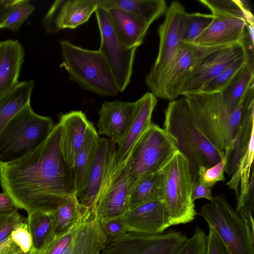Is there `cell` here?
I'll return each mask as SVG.
<instances>
[{
    "instance_id": "277c9868",
    "label": "cell",
    "mask_w": 254,
    "mask_h": 254,
    "mask_svg": "<svg viewBox=\"0 0 254 254\" xmlns=\"http://www.w3.org/2000/svg\"><path fill=\"white\" fill-rule=\"evenodd\" d=\"M60 46V66L66 70L70 80L100 96L112 97L119 93L111 68L98 50L85 49L66 40H61Z\"/></svg>"
},
{
    "instance_id": "cb8c5ba5",
    "label": "cell",
    "mask_w": 254,
    "mask_h": 254,
    "mask_svg": "<svg viewBox=\"0 0 254 254\" xmlns=\"http://www.w3.org/2000/svg\"><path fill=\"white\" fill-rule=\"evenodd\" d=\"M25 52L17 40L0 42V97L10 91L19 82Z\"/></svg>"
},
{
    "instance_id": "7dc6e473",
    "label": "cell",
    "mask_w": 254,
    "mask_h": 254,
    "mask_svg": "<svg viewBox=\"0 0 254 254\" xmlns=\"http://www.w3.org/2000/svg\"><path fill=\"white\" fill-rule=\"evenodd\" d=\"M17 0H0V28Z\"/></svg>"
},
{
    "instance_id": "4dcf8cb0",
    "label": "cell",
    "mask_w": 254,
    "mask_h": 254,
    "mask_svg": "<svg viewBox=\"0 0 254 254\" xmlns=\"http://www.w3.org/2000/svg\"><path fill=\"white\" fill-rule=\"evenodd\" d=\"M254 84V65L246 62L240 73L220 92L225 108L230 112H233Z\"/></svg>"
},
{
    "instance_id": "9a60e30c",
    "label": "cell",
    "mask_w": 254,
    "mask_h": 254,
    "mask_svg": "<svg viewBox=\"0 0 254 254\" xmlns=\"http://www.w3.org/2000/svg\"><path fill=\"white\" fill-rule=\"evenodd\" d=\"M245 54L241 43L225 46L203 57L193 66L181 88L180 95L198 93L209 82Z\"/></svg>"
},
{
    "instance_id": "e0dca14e",
    "label": "cell",
    "mask_w": 254,
    "mask_h": 254,
    "mask_svg": "<svg viewBox=\"0 0 254 254\" xmlns=\"http://www.w3.org/2000/svg\"><path fill=\"white\" fill-rule=\"evenodd\" d=\"M116 144L111 140L100 138L96 157L86 184L77 196L80 202L88 207L92 214L98 194L116 164Z\"/></svg>"
},
{
    "instance_id": "f546056e",
    "label": "cell",
    "mask_w": 254,
    "mask_h": 254,
    "mask_svg": "<svg viewBox=\"0 0 254 254\" xmlns=\"http://www.w3.org/2000/svg\"><path fill=\"white\" fill-rule=\"evenodd\" d=\"M163 177L159 171L142 179L130 190L129 210L153 201L163 202Z\"/></svg>"
},
{
    "instance_id": "c3c4849f",
    "label": "cell",
    "mask_w": 254,
    "mask_h": 254,
    "mask_svg": "<svg viewBox=\"0 0 254 254\" xmlns=\"http://www.w3.org/2000/svg\"><path fill=\"white\" fill-rule=\"evenodd\" d=\"M13 254H38V252L36 251H33L29 253H24L22 251H20Z\"/></svg>"
},
{
    "instance_id": "5bb4252c",
    "label": "cell",
    "mask_w": 254,
    "mask_h": 254,
    "mask_svg": "<svg viewBox=\"0 0 254 254\" xmlns=\"http://www.w3.org/2000/svg\"><path fill=\"white\" fill-rule=\"evenodd\" d=\"M129 194L126 163L115 164L98 194L93 214L100 222L124 215L129 210Z\"/></svg>"
},
{
    "instance_id": "603a6c76",
    "label": "cell",
    "mask_w": 254,
    "mask_h": 254,
    "mask_svg": "<svg viewBox=\"0 0 254 254\" xmlns=\"http://www.w3.org/2000/svg\"><path fill=\"white\" fill-rule=\"evenodd\" d=\"M110 24L118 40L128 48H137L142 44L151 25L141 17L116 8L106 10Z\"/></svg>"
},
{
    "instance_id": "4fadbf2b",
    "label": "cell",
    "mask_w": 254,
    "mask_h": 254,
    "mask_svg": "<svg viewBox=\"0 0 254 254\" xmlns=\"http://www.w3.org/2000/svg\"><path fill=\"white\" fill-rule=\"evenodd\" d=\"M223 47H207L182 42L174 61L150 92L162 99L170 101L176 99L195 64L205 55Z\"/></svg>"
},
{
    "instance_id": "ffe728a7",
    "label": "cell",
    "mask_w": 254,
    "mask_h": 254,
    "mask_svg": "<svg viewBox=\"0 0 254 254\" xmlns=\"http://www.w3.org/2000/svg\"><path fill=\"white\" fill-rule=\"evenodd\" d=\"M209 26L194 41L195 45L227 46L241 43L246 31V23L240 18L213 15Z\"/></svg>"
},
{
    "instance_id": "ac0fdd59",
    "label": "cell",
    "mask_w": 254,
    "mask_h": 254,
    "mask_svg": "<svg viewBox=\"0 0 254 254\" xmlns=\"http://www.w3.org/2000/svg\"><path fill=\"white\" fill-rule=\"evenodd\" d=\"M136 101H105L99 111L98 132L118 146L125 139L133 118Z\"/></svg>"
},
{
    "instance_id": "8fae6325",
    "label": "cell",
    "mask_w": 254,
    "mask_h": 254,
    "mask_svg": "<svg viewBox=\"0 0 254 254\" xmlns=\"http://www.w3.org/2000/svg\"><path fill=\"white\" fill-rule=\"evenodd\" d=\"M95 13L100 34L98 50L111 68L119 92H123L131 80L137 48H128L118 40L110 24L106 10L98 7Z\"/></svg>"
},
{
    "instance_id": "1f68e13d",
    "label": "cell",
    "mask_w": 254,
    "mask_h": 254,
    "mask_svg": "<svg viewBox=\"0 0 254 254\" xmlns=\"http://www.w3.org/2000/svg\"><path fill=\"white\" fill-rule=\"evenodd\" d=\"M212 14L235 17L244 20L246 24L254 26V18L248 0H200Z\"/></svg>"
},
{
    "instance_id": "5b68a950",
    "label": "cell",
    "mask_w": 254,
    "mask_h": 254,
    "mask_svg": "<svg viewBox=\"0 0 254 254\" xmlns=\"http://www.w3.org/2000/svg\"><path fill=\"white\" fill-rule=\"evenodd\" d=\"M54 126L52 118L36 114L30 104L27 105L0 133V163L13 161L34 150Z\"/></svg>"
},
{
    "instance_id": "7a4b0ae2",
    "label": "cell",
    "mask_w": 254,
    "mask_h": 254,
    "mask_svg": "<svg viewBox=\"0 0 254 254\" xmlns=\"http://www.w3.org/2000/svg\"><path fill=\"white\" fill-rule=\"evenodd\" d=\"M191 115L200 130L219 149L230 147L246 116L254 106V84L232 112L224 107L220 92L183 95Z\"/></svg>"
},
{
    "instance_id": "d6a6232c",
    "label": "cell",
    "mask_w": 254,
    "mask_h": 254,
    "mask_svg": "<svg viewBox=\"0 0 254 254\" xmlns=\"http://www.w3.org/2000/svg\"><path fill=\"white\" fill-rule=\"evenodd\" d=\"M26 223L37 252L42 251L55 238L50 213H32L28 215Z\"/></svg>"
},
{
    "instance_id": "f35d334b",
    "label": "cell",
    "mask_w": 254,
    "mask_h": 254,
    "mask_svg": "<svg viewBox=\"0 0 254 254\" xmlns=\"http://www.w3.org/2000/svg\"><path fill=\"white\" fill-rule=\"evenodd\" d=\"M207 244V235L203 230L196 227L178 254H206Z\"/></svg>"
},
{
    "instance_id": "bcb514c9",
    "label": "cell",
    "mask_w": 254,
    "mask_h": 254,
    "mask_svg": "<svg viewBox=\"0 0 254 254\" xmlns=\"http://www.w3.org/2000/svg\"><path fill=\"white\" fill-rule=\"evenodd\" d=\"M21 251L13 242L10 235L0 242V254H13Z\"/></svg>"
},
{
    "instance_id": "d6986e66",
    "label": "cell",
    "mask_w": 254,
    "mask_h": 254,
    "mask_svg": "<svg viewBox=\"0 0 254 254\" xmlns=\"http://www.w3.org/2000/svg\"><path fill=\"white\" fill-rule=\"evenodd\" d=\"M127 232L148 235L164 232L171 225L163 201H156L127 211L125 214Z\"/></svg>"
},
{
    "instance_id": "4316f807",
    "label": "cell",
    "mask_w": 254,
    "mask_h": 254,
    "mask_svg": "<svg viewBox=\"0 0 254 254\" xmlns=\"http://www.w3.org/2000/svg\"><path fill=\"white\" fill-rule=\"evenodd\" d=\"M254 106L251 108L237 131L230 147L225 151L227 161L225 172L233 176L246 153L254 135Z\"/></svg>"
},
{
    "instance_id": "484cf974",
    "label": "cell",
    "mask_w": 254,
    "mask_h": 254,
    "mask_svg": "<svg viewBox=\"0 0 254 254\" xmlns=\"http://www.w3.org/2000/svg\"><path fill=\"white\" fill-rule=\"evenodd\" d=\"M99 139L98 134L91 123L87 129L83 145L73 167L74 188L77 196L86 184L96 157Z\"/></svg>"
},
{
    "instance_id": "52a82bcc",
    "label": "cell",
    "mask_w": 254,
    "mask_h": 254,
    "mask_svg": "<svg viewBox=\"0 0 254 254\" xmlns=\"http://www.w3.org/2000/svg\"><path fill=\"white\" fill-rule=\"evenodd\" d=\"M177 150L173 138L152 123L125 161L129 191L142 179L160 171Z\"/></svg>"
},
{
    "instance_id": "f1b7e54d",
    "label": "cell",
    "mask_w": 254,
    "mask_h": 254,
    "mask_svg": "<svg viewBox=\"0 0 254 254\" xmlns=\"http://www.w3.org/2000/svg\"><path fill=\"white\" fill-rule=\"evenodd\" d=\"M98 7L105 10L116 8L132 13L151 24L165 13L164 0H99Z\"/></svg>"
},
{
    "instance_id": "7c38bea8",
    "label": "cell",
    "mask_w": 254,
    "mask_h": 254,
    "mask_svg": "<svg viewBox=\"0 0 254 254\" xmlns=\"http://www.w3.org/2000/svg\"><path fill=\"white\" fill-rule=\"evenodd\" d=\"M107 239L99 220L92 214L55 237L38 254H100Z\"/></svg>"
},
{
    "instance_id": "f6af8a7d",
    "label": "cell",
    "mask_w": 254,
    "mask_h": 254,
    "mask_svg": "<svg viewBox=\"0 0 254 254\" xmlns=\"http://www.w3.org/2000/svg\"><path fill=\"white\" fill-rule=\"evenodd\" d=\"M19 209L12 198L7 193H0V211L11 212Z\"/></svg>"
},
{
    "instance_id": "3957f363",
    "label": "cell",
    "mask_w": 254,
    "mask_h": 254,
    "mask_svg": "<svg viewBox=\"0 0 254 254\" xmlns=\"http://www.w3.org/2000/svg\"><path fill=\"white\" fill-rule=\"evenodd\" d=\"M164 129L188 161L192 181L197 177L199 167H210L225 155L224 151L217 148L198 128L184 97L169 103Z\"/></svg>"
},
{
    "instance_id": "6da1fadb",
    "label": "cell",
    "mask_w": 254,
    "mask_h": 254,
    "mask_svg": "<svg viewBox=\"0 0 254 254\" xmlns=\"http://www.w3.org/2000/svg\"><path fill=\"white\" fill-rule=\"evenodd\" d=\"M61 134L58 123L34 150L13 161L0 163L3 191L28 215L52 213L66 198L76 194L73 168L63 156Z\"/></svg>"
},
{
    "instance_id": "b9f144b4",
    "label": "cell",
    "mask_w": 254,
    "mask_h": 254,
    "mask_svg": "<svg viewBox=\"0 0 254 254\" xmlns=\"http://www.w3.org/2000/svg\"><path fill=\"white\" fill-rule=\"evenodd\" d=\"M10 237L22 252L29 253L35 251L33 247L32 238L26 221L15 228L11 232Z\"/></svg>"
},
{
    "instance_id": "7402d4cb",
    "label": "cell",
    "mask_w": 254,
    "mask_h": 254,
    "mask_svg": "<svg viewBox=\"0 0 254 254\" xmlns=\"http://www.w3.org/2000/svg\"><path fill=\"white\" fill-rule=\"evenodd\" d=\"M62 127L61 146L64 158L73 168L76 157L83 145L91 123L81 111H72L59 117Z\"/></svg>"
},
{
    "instance_id": "7bdbcfd3",
    "label": "cell",
    "mask_w": 254,
    "mask_h": 254,
    "mask_svg": "<svg viewBox=\"0 0 254 254\" xmlns=\"http://www.w3.org/2000/svg\"><path fill=\"white\" fill-rule=\"evenodd\" d=\"M211 189L202 183L197 177L192 181L191 199L192 201L199 198H205L210 201L213 199Z\"/></svg>"
},
{
    "instance_id": "2e32d148",
    "label": "cell",
    "mask_w": 254,
    "mask_h": 254,
    "mask_svg": "<svg viewBox=\"0 0 254 254\" xmlns=\"http://www.w3.org/2000/svg\"><path fill=\"white\" fill-rule=\"evenodd\" d=\"M98 5L99 0H55L43 17L42 25L49 34L75 29L89 20Z\"/></svg>"
},
{
    "instance_id": "ba28073f",
    "label": "cell",
    "mask_w": 254,
    "mask_h": 254,
    "mask_svg": "<svg viewBox=\"0 0 254 254\" xmlns=\"http://www.w3.org/2000/svg\"><path fill=\"white\" fill-rule=\"evenodd\" d=\"M160 171L164 182L163 203L171 225L191 222L197 212L191 199L192 180L188 161L177 150Z\"/></svg>"
},
{
    "instance_id": "44dd1931",
    "label": "cell",
    "mask_w": 254,
    "mask_h": 254,
    "mask_svg": "<svg viewBox=\"0 0 254 254\" xmlns=\"http://www.w3.org/2000/svg\"><path fill=\"white\" fill-rule=\"evenodd\" d=\"M136 101L135 114L127 135L117 149L116 165L126 161L136 143L152 124V115L157 103V97L148 92Z\"/></svg>"
},
{
    "instance_id": "30bf717a",
    "label": "cell",
    "mask_w": 254,
    "mask_h": 254,
    "mask_svg": "<svg viewBox=\"0 0 254 254\" xmlns=\"http://www.w3.org/2000/svg\"><path fill=\"white\" fill-rule=\"evenodd\" d=\"M188 239L175 230L156 235L127 232L107 238L100 254H178Z\"/></svg>"
},
{
    "instance_id": "8992f818",
    "label": "cell",
    "mask_w": 254,
    "mask_h": 254,
    "mask_svg": "<svg viewBox=\"0 0 254 254\" xmlns=\"http://www.w3.org/2000/svg\"><path fill=\"white\" fill-rule=\"evenodd\" d=\"M198 215L214 231L227 254H254V231L225 198L213 196Z\"/></svg>"
},
{
    "instance_id": "ee69618b",
    "label": "cell",
    "mask_w": 254,
    "mask_h": 254,
    "mask_svg": "<svg viewBox=\"0 0 254 254\" xmlns=\"http://www.w3.org/2000/svg\"><path fill=\"white\" fill-rule=\"evenodd\" d=\"M206 254H227L226 251L214 232L209 228Z\"/></svg>"
},
{
    "instance_id": "e575fe53",
    "label": "cell",
    "mask_w": 254,
    "mask_h": 254,
    "mask_svg": "<svg viewBox=\"0 0 254 254\" xmlns=\"http://www.w3.org/2000/svg\"><path fill=\"white\" fill-rule=\"evenodd\" d=\"M212 19V14L187 12L182 42L192 44L194 40L209 26Z\"/></svg>"
},
{
    "instance_id": "d590c367",
    "label": "cell",
    "mask_w": 254,
    "mask_h": 254,
    "mask_svg": "<svg viewBox=\"0 0 254 254\" xmlns=\"http://www.w3.org/2000/svg\"><path fill=\"white\" fill-rule=\"evenodd\" d=\"M35 8L28 0H17L0 29L17 31L33 12Z\"/></svg>"
},
{
    "instance_id": "60d3db41",
    "label": "cell",
    "mask_w": 254,
    "mask_h": 254,
    "mask_svg": "<svg viewBox=\"0 0 254 254\" xmlns=\"http://www.w3.org/2000/svg\"><path fill=\"white\" fill-rule=\"evenodd\" d=\"M102 232L107 238H114L127 232L124 215L100 222Z\"/></svg>"
},
{
    "instance_id": "9c48e42d",
    "label": "cell",
    "mask_w": 254,
    "mask_h": 254,
    "mask_svg": "<svg viewBox=\"0 0 254 254\" xmlns=\"http://www.w3.org/2000/svg\"><path fill=\"white\" fill-rule=\"evenodd\" d=\"M186 13L185 7L180 2L172 1L166 11L163 22L158 27L157 56L145 77V83L151 92L172 64L181 48Z\"/></svg>"
},
{
    "instance_id": "83f0119b",
    "label": "cell",
    "mask_w": 254,
    "mask_h": 254,
    "mask_svg": "<svg viewBox=\"0 0 254 254\" xmlns=\"http://www.w3.org/2000/svg\"><path fill=\"white\" fill-rule=\"evenodd\" d=\"M34 85L33 79L19 82L0 97V133L14 117L30 104Z\"/></svg>"
},
{
    "instance_id": "ab89813d",
    "label": "cell",
    "mask_w": 254,
    "mask_h": 254,
    "mask_svg": "<svg viewBox=\"0 0 254 254\" xmlns=\"http://www.w3.org/2000/svg\"><path fill=\"white\" fill-rule=\"evenodd\" d=\"M26 219L18 211H0V242L10 236L12 231Z\"/></svg>"
},
{
    "instance_id": "836d02e7",
    "label": "cell",
    "mask_w": 254,
    "mask_h": 254,
    "mask_svg": "<svg viewBox=\"0 0 254 254\" xmlns=\"http://www.w3.org/2000/svg\"><path fill=\"white\" fill-rule=\"evenodd\" d=\"M247 61L245 54L209 82L198 93H213L221 92L240 73Z\"/></svg>"
},
{
    "instance_id": "d4e9b609",
    "label": "cell",
    "mask_w": 254,
    "mask_h": 254,
    "mask_svg": "<svg viewBox=\"0 0 254 254\" xmlns=\"http://www.w3.org/2000/svg\"><path fill=\"white\" fill-rule=\"evenodd\" d=\"M55 237L66 232L76 225L87 220L93 214L82 204L76 194L66 198L50 213Z\"/></svg>"
},
{
    "instance_id": "8d00e7d4",
    "label": "cell",
    "mask_w": 254,
    "mask_h": 254,
    "mask_svg": "<svg viewBox=\"0 0 254 254\" xmlns=\"http://www.w3.org/2000/svg\"><path fill=\"white\" fill-rule=\"evenodd\" d=\"M236 211L253 231L254 228V169H252L251 181L247 193L237 199Z\"/></svg>"
},
{
    "instance_id": "74e56055",
    "label": "cell",
    "mask_w": 254,
    "mask_h": 254,
    "mask_svg": "<svg viewBox=\"0 0 254 254\" xmlns=\"http://www.w3.org/2000/svg\"><path fill=\"white\" fill-rule=\"evenodd\" d=\"M226 161V156L224 155L222 160L214 165L210 167H199L197 178L202 183L210 188L217 182L224 181Z\"/></svg>"
}]
</instances>
